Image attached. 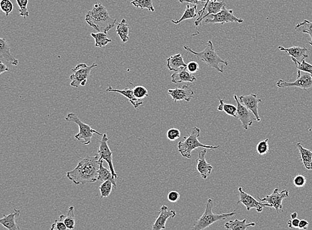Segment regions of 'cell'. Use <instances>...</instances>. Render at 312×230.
<instances>
[{
	"label": "cell",
	"instance_id": "6da1fadb",
	"mask_svg": "<svg viewBox=\"0 0 312 230\" xmlns=\"http://www.w3.org/2000/svg\"><path fill=\"white\" fill-rule=\"evenodd\" d=\"M100 162V157L98 154L95 157L81 159L78 162L77 166L73 170L67 172V177L76 185L94 183L98 180Z\"/></svg>",
	"mask_w": 312,
	"mask_h": 230
},
{
	"label": "cell",
	"instance_id": "7a4b0ae2",
	"mask_svg": "<svg viewBox=\"0 0 312 230\" xmlns=\"http://www.w3.org/2000/svg\"><path fill=\"white\" fill-rule=\"evenodd\" d=\"M85 22L93 29L106 33L117 24V20L111 18L105 7L100 3H96L87 12Z\"/></svg>",
	"mask_w": 312,
	"mask_h": 230
},
{
	"label": "cell",
	"instance_id": "3957f363",
	"mask_svg": "<svg viewBox=\"0 0 312 230\" xmlns=\"http://www.w3.org/2000/svg\"><path fill=\"white\" fill-rule=\"evenodd\" d=\"M204 50L201 52H196L187 45H184V49L188 52L192 53L198 59L205 63L210 68H214L217 71L223 73V66H228L227 60H222L215 51L214 45L212 41H208L205 45Z\"/></svg>",
	"mask_w": 312,
	"mask_h": 230
},
{
	"label": "cell",
	"instance_id": "277c9868",
	"mask_svg": "<svg viewBox=\"0 0 312 230\" xmlns=\"http://www.w3.org/2000/svg\"><path fill=\"white\" fill-rule=\"evenodd\" d=\"M201 132V129L197 127L191 129V132L188 136L184 138L183 141H180L178 144V150L180 155L186 159H191L192 152L198 148H209V149H217L220 147L218 146L206 145L202 144L199 140Z\"/></svg>",
	"mask_w": 312,
	"mask_h": 230
},
{
	"label": "cell",
	"instance_id": "5b68a950",
	"mask_svg": "<svg viewBox=\"0 0 312 230\" xmlns=\"http://www.w3.org/2000/svg\"><path fill=\"white\" fill-rule=\"evenodd\" d=\"M214 201L210 198L207 200L206 208L201 217L196 221L191 230H203L206 229L216 222L224 220L236 214V212L227 214H216L212 212Z\"/></svg>",
	"mask_w": 312,
	"mask_h": 230
},
{
	"label": "cell",
	"instance_id": "8992f818",
	"mask_svg": "<svg viewBox=\"0 0 312 230\" xmlns=\"http://www.w3.org/2000/svg\"><path fill=\"white\" fill-rule=\"evenodd\" d=\"M66 121L75 123L79 128V132L75 135V139L78 141L82 142L83 145L88 146L91 143L93 134H97L100 136H103L101 133L91 128L89 125L85 124L82 121L79 119L77 115L75 113H69L66 117Z\"/></svg>",
	"mask_w": 312,
	"mask_h": 230
},
{
	"label": "cell",
	"instance_id": "52a82bcc",
	"mask_svg": "<svg viewBox=\"0 0 312 230\" xmlns=\"http://www.w3.org/2000/svg\"><path fill=\"white\" fill-rule=\"evenodd\" d=\"M98 66V65L96 64H93L91 66H88L85 64H78L74 69H72L73 73L69 77L71 81L70 85L75 88H79L80 86H85L90 75L91 70Z\"/></svg>",
	"mask_w": 312,
	"mask_h": 230
},
{
	"label": "cell",
	"instance_id": "ba28073f",
	"mask_svg": "<svg viewBox=\"0 0 312 230\" xmlns=\"http://www.w3.org/2000/svg\"><path fill=\"white\" fill-rule=\"evenodd\" d=\"M289 197V192L287 190H283L282 191H279L278 188H275L273 193L270 195L264 198H260L259 196H258V198L261 202H266L270 205V209L274 208L278 214L279 210L282 209V201L283 199L287 198Z\"/></svg>",
	"mask_w": 312,
	"mask_h": 230
},
{
	"label": "cell",
	"instance_id": "9c48e42d",
	"mask_svg": "<svg viewBox=\"0 0 312 230\" xmlns=\"http://www.w3.org/2000/svg\"><path fill=\"white\" fill-rule=\"evenodd\" d=\"M212 18H207L205 23L207 24H220L223 25L226 23L237 22L242 24L243 20L241 18H238L233 14V10L228 9L224 6L219 13L215 15H211Z\"/></svg>",
	"mask_w": 312,
	"mask_h": 230
},
{
	"label": "cell",
	"instance_id": "30bf717a",
	"mask_svg": "<svg viewBox=\"0 0 312 230\" xmlns=\"http://www.w3.org/2000/svg\"><path fill=\"white\" fill-rule=\"evenodd\" d=\"M108 138L106 134H103L102 140L100 142V148H99L98 155L100 159L104 160L108 163V167L113 174L114 178L117 179V173L115 172L113 163V153L108 145Z\"/></svg>",
	"mask_w": 312,
	"mask_h": 230
},
{
	"label": "cell",
	"instance_id": "8fae6325",
	"mask_svg": "<svg viewBox=\"0 0 312 230\" xmlns=\"http://www.w3.org/2000/svg\"><path fill=\"white\" fill-rule=\"evenodd\" d=\"M277 86L278 88H288V87H296L298 88L307 90L312 87V77L310 74L301 75V71L298 70V78L294 82H287L282 79H279L277 83Z\"/></svg>",
	"mask_w": 312,
	"mask_h": 230
},
{
	"label": "cell",
	"instance_id": "7c38bea8",
	"mask_svg": "<svg viewBox=\"0 0 312 230\" xmlns=\"http://www.w3.org/2000/svg\"><path fill=\"white\" fill-rule=\"evenodd\" d=\"M239 191L240 193V197L239 201H237V204H243V206L246 207L247 210L250 211L251 209H256L257 212H262L264 207H270V205L267 203H262L261 201H258L255 199L252 196L248 195L243 191V188L239 187Z\"/></svg>",
	"mask_w": 312,
	"mask_h": 230
},
{
	"label": "cell",
	"instance_id": "4fadbf2b",
	"mask_svg": "<svg viewBox=\"0 0 312 230\" xmlns=\"http://www.w3.org/2000/svg\"><path fill=\"white\" fill-rule=\"evenodd\" d=\"M237 102V117L241 122L242 126L245 131L248 130L249 127L252 126L253 122L256 121V118L253 117V113L240 102L239 97L237 95L234 96Z\"/></svg>",
	"mask_w": 312,
	"mask_h": 230
},
{
	"label": "cell",
	"instance_id": "5bb4252c",
	"mask_svg": "<svg viewBox=\"0 0 312 230\" xmlns=\"http://www.w3.org/2000/svg\"><path fill=\"white\" fill-rule=\"evenodd\" d=\"M168 93L172 98L173 101L175 102L180 101V100L190 102L195 94L193 89L186 85H182V87H178V88L169 89Z\"/></svg>",
	"mask_w": 312,
	"mask_h": 230
},
{
	"label": "cell",
	"instance_id": "9a60e30c",
	"mask_svg": "<svg viewBox=\"0 0 312 230\" xmlns=\"http://www.w3.org/2000/svg\"><path fill=\"white\" fill-rule=\"evenodd\" d=\"M240 102L246 106L247 109L250 111L256 118V121L260 122L261 118L258 113V104L262 101L261 99L257 98L256 94H250L248 96H241L239 98Z\"/></svg>",
	"mask_w": 312,
	"mask_h": 230
},
{
	"label": "cell",
	"instance_id": "2e32d148",
	"mask_svg": "<svg viewBox=\"0 0 312 230\" xmlns=\"http://www.w3.org/2000/svg\"><path fill=\"white\" fill-rule=\"evenodd\" d=\"M159 216L156 220L152 230H163L166 228V224L169 218H174L176 212L174 210H169L167 206H162L159 210Z\"/></svg>",
	"mask_w": 312,
	"mask_h": 230
},
{
	"label": "cell",
	"instance_id": "e0dca14e",
	"mask_svg": "<svg viewBox=\"0 0 312 230\" xmlns=\"http://www.w3.org/2000/svg\"><path fill=\"white\" fill-rule=\"evenodd\" d=\"M207 149L200 151L197 160V170L201 177L206 180L212 172L213 167L206 161Z\"/></svg>",
	"mask_w": 312,
	"mask_h": 230
},
{
	"label": "cell",
	"instance_id": "ac0fdd59",
	"mask_svg": "<svg viewBox=\"0 0 312 230\" xmlns=\"http://www.w3.org/2000/svg\"><path fill=\"white\" fill-rule=\"evenodd\" d=\"M0 58L1 60L5 61V62L13 65V66H18V60L11 54L10 47H9L6 40L3 38L0 39Z\"/></svg>",
	"mask_w": 312,
	"mask_h": 230
},
{
	"label": "cell",
	"instance_id": "d6986e66",
	"mask_svg": "<svg viewBox=\"0 0 312 230\" xmlns=\"http://www.w3.org/2000/svg\"><path fill=\"white\" fill-rule=\"evenodd\" d=\"M278 49L281 51H284L291 57V58L294 59L300 63L303 62L308 57V49L306 47H292L286 49L282 46H278Z\"/></svg>",
	"mask_w": 312,
	"mask_h": 230
},
{
	"label": "cell",
	"instance_id": "ffe728a7",
	"mask_svg": "<svg viewBox=\"0 0 312 230\" xmlns=\"http://www.w3.org/2000/svg\"><path fill=\"white\" fill-rule=\"evenodd\" d=\"M20 215V210L14 208L13 212L11 214H3V217L0 219V224L8 230H21L16 222V218Z\"/></svg>",
	"mask_w": 312,
	"mask_h": 230
},
{
	"label": "cell",
	"instance_id": "44dd1931",
	"mask_svg": "<svg viewBox=\"0 0 312 230\" xmlns=\"http://www.w3.org/2000/svg\"><path fill=\"white\" fill-rule=\"evenodd\" d=\"M106 91L107 92L118 93L121 94V96H124L133 104L135 109H138L139 106L143 104V102L141 100L135 98L132 89H113V87L109 86L108 89H106Z\"/></svg>",
	"mask_w": 312,
	"mask_h": 230
},
{
	"label": "cell",
	"instance_id": "7402d4cb",
	"mask_svg": "<svg viewBox=\"0 0 312 230\" xmlns=\"http://www.w3.org/2000/svg\"><path fill=\"white\" fill-rule=\"evenodd\" d=\"M167 66L171 71L178 72L183 68L187 67V65L184 62L182 55L178 53L167 59Z\"/></svg>",
	"mask_w": 312,
	"mask_h": 230
},
{
	"label": "cell",
	"instance_id": "603a6c76",
	"mask_svg": "<svg viewBox=\"0 0 312 230\" xmlns=\"http://www.w3.org/2000/svg\"><path fill=\"white\" fill-rule=\"evenodd\" d=\"M171 81L174 84H178L182 82L193 83L197 81V78L193 74L189 73L186 68H183L179 71L173 73L171 75Z\"/></svg>",
	"mask_w": 312,
	"mask_h": 230
},
{
	"label": "cell",
	"instance_id": "cb8c5ba5",
	"mask_svg": "<svg viewBox=\"0 0 312 230\" xmlns=\"http://www.w3.org/2000/svg\"><path fill=\"white\" fill-rule=\"evenodd\" d=\"M224 6H226V3L223 1H216V2H209L206 8L207 12L205 13L204 16H203L201 20L195 21V26L197 27L199 26L201 22H203L205 19H206L207 17L210 16V15L211 16V15H215L219 13Z\"/></svg>",
	"mask_w": 312,
	"mask_h": 230
},
{
	"label": "cell",
	"instance_id": "d4e9b609",
	"mask_svg": "<svg viewBox=\"0 0 312 230\" xmlns=\"http://www.w3.org/2000/svg\"><path fill=\"white\" fill-rule=\"evenodd\" d=\"M300 154V161L307 170H312V151L303 147L301 142L296 144Z\"/></svg>",
	"mask_w": 312,
	"mask_h": 230
},
{
	"label": "cell",
	"instance_id": "484cf974",
	"mask_svg": "<svg viewBox=\"0 0 312 230\" xmlns=\"http://www.w3.org/2000/svg\"><path fill=\"white\" fill-rule=\"evenodd\" d=\"M104 160H101L100 167L98 171V180L103 182L111 181L113 184V187H117V182L115 178L113 177V174L110 169H107L104 166Z\"/></svg>",
	"mask_w": 312,
	"mask_h": 230
},
{
	"label": "cell",
	"instance_id": "4316f807",
	"mask_svg": "<svg viewBox=\"0 0 312 230\" xmlns=\"http://www.w3.org/2000/svg\"><path fill=\"white\" fill-rule=\"evenodd\" d=\"M255 226H256V223L254 222L247 224L246 219L230 220L229 222H227L224 224V227L226 229L230 230H247L248 228Z\"/></svg>",
	"mask_w": 312,
	"mask_h": 230
},
{
	"label": "cell",
	"instance_id": "83f0119b",
	"mask_svg": "<svg viewBox=\"0 0 312 230\" xmlns=\"http://www.w3.org/2000/svg\"><path fill=\"white\" fill-rule=\"evenodd\" d=\"M129 30H130V27L127 24L125 19H123L121 22L117 23L116 33L119 36L123 43H127L129 40Z\"/></svg>",
	"mask_w": 312,
	"mask_h": 230
},
{
	"label": "cell",
	"instance_id": "f1b7e54d",
	"mask_svg": "<svg viewBox=\"0 0 312 230\" xmlns=\"http://www.w3.org/2000/svg\"><path fill=\"white\" fill-rule=\"evenodd\" d=\"M197 9V6L196 5H194L193 7L190 6L189 4L186 5L185 11H184L181 18L177 20H172V23L175 25H178L184 20L195 18L198 15Z\"/></svg>",
	"mask_w": 312,
	"mask_h": 230
},
{
	"label": "cell",
	"instance_id": "f546056e",
	"mask_svg": "<svg viewBox=\"0 0 312 230\" xmlns=\"http://www.w3.org/2000/svg\"><path fill=\"white\" fill-rule=\"evenodd\" d=\"M91 36L95 39L96 41V47H105L108 43H111L112 40L108 37L107 33L104 32H98V33H91Z\"/></svg>",
	"mask_w": 312,
	"mask_h": 230
},
{
	"label": "cell",
	"instance_id": "4dcf8cb0",
	"mask_svg": "<svg viewBox=\"0 0 312 230\" xmlns=\"http://www.w3.org/2000/svg\"><path fill=\"white\" fill-rule=\"evenodd\" d=\"M294 30L300 33L308 34L311 37V41H310L309 44L312 46V22L305 20L303 22L297 24Z\"/></svg>",
	"mask_w": 312,
	"mask_h": 230
},
{
	"label": "cell",
	"instance_id": "1f68e13d",
	"mask_svg": "<svg viewBox=\"0 0 312 230\" xmlns=\"http://www.w3.org/2000/svg\"><path fill=\"white\" fill-rule=\"evenodd\" d=\"M220 104L218 106V111H224L228 115L237 117V107L233 104H227L222 99H220Z\"/></svg>",
	"mask_w": 312,
	"mask_h": 230
},
{
	"label": "cell",
	"instance_id": "d6a6232c",
	"mask_svg": "<svg viewBox=\"0 0 312 230\" xmlns=\"http://www.w3.org/2000/svg\"><path fill=\"white\" fill-rule=\"evenodd\" d=\"M65 224L68 229L73 230L75 226V214L74 206H70L64 219Z\"/></svg>",
	"mask_w": 312,
	"mask_h": 230
},
{
	"label": "cell",
	"instance_id": "836d02e7",
	"mask_svg": "<svg viewBox=\"0 0 312 230\" xmlns=\"http://www.w3.org/2000/svg\"><path fill=\"white\" fill-rule=\"evenodd\" d=\"M131 4L140 9H148L151 12H154L155 10L152 0H133L131 1Z\"/></svg>",
	"mask_w": 312,
	"mask_h": 230
},
{
	"label": "cell",
	"instance_id": "e575fe53",
	"mask_svg": "<svg viewBox=\"0 0 312 230\" xmlns=\"http://www.w3.org/2000/svg\"><path fill=\"white\" fill-rule=\"evenodd\" d=\"M113 184L111 181L108 180L103 182L99 189L101 193V197H107L111 195L112 188H113Z\"/></svg>",
	"mask_w": 312,
	"mask_h": 230
},
{
	"label": "cell",
	"instance_id": "d590c367",
	"mask_svg": "<svg viewBox=\"0 0 312 230\" xmlns=\"http://www.w3.org/2000/svg\"><path fill=\"white\" fill-rule=\"evenodd\" d=\"M292 62L294 63L295 66H296L297 69L300 71L306 72L310 74L312 77V65L308 64L306 62V60H304L303 62L300 63L292 58Z\"/></svg>",
	"mask_w": 312,
	"mask_h": 230
},
{
	"label": "cell",
	"instance_id": "8d00e7d4",
	"mask_svg": "<svg viewBox=\"0 0 312 230\" xmlns=\"http://www.w3.org/2000/svg\"><path fill=\"white\" fill-rule=\"evenodd\" d=\"M17 3H18L19 7V11H20V16L26 20L28 16H30L29 11L28 9V0H16Z\"/></svg>",
	"mask_w": 312,
	"mask_h": 230
},
{
	"label": "cell",
	"instance_id": "74e56055",
	"mask_svg": "<svg viewBox=\"0 0 312 230\" xmlns=\"http://www.w3.org/2000/svg\"><path fill=\"white\" fill-rule=\"evenodd\" d=\"M133 90L135 98L138 99L142 100L148 96L147 89H146L145 87L141 86V85H138V86L135 87L133 89Z\"/></svg>",
	"mask_w": 312,
	"mask_h": 230
},
{
	"label": "cell",
	"instance_id": "f35d334b",
	"mask_svg": "<svg viewBox=\"0 0 312 230\" xmlns=\"http://www.w3.org/2000/svg\"><path fill=\"white\" fill-rule=\"evenodd\" d=\"M66 216L61 215L60 218L56 220L54 223L51 224V230H68L66 224L64 222V219Z\"/></svg>",
	"mask_w": 312,
	"mask_h": 230
},
{
	"label": "cell",
	"instance_id": "ab89813d",
	"mask_svg": "<svg viewBox=\"0 0 312 230\" xmlns=\"http://www.w3.org/2000/svg\"><path fill=\"white\" fill-rule=\"evenodd\" d=\"M0 7H1V11L6 15V16H9V15L12 12L13 5L10 0H1Z\"/></svg>",
	"mask_w": 312,
	"mask_h": 230
},
{
	"label": "cell",
	"instance_id": "60d3db41",
	"mask_svg": "<svg viewBox=\"0 0 312 230\" xmlns=\"http://www.w3.org/2000/svg\"><path fill=\"white\" fill-rule=\"evenodd\" d=\"M268 138L260 141L259 143L257 144L256 151L259 155H264L269 151V145H268Z\"/></svg>",
	"mask_w": 312,
	"mask_h": 230
},
{
	"label": "cell",
	"instance_id": "b9f144b4",
	"mask_svg": "<svg viewBox=\"0 0 312 230\" xmlns=\"http://www.w3.org/2000/svg\"><path fill=\"white\" fill-rule=\"evenodd\" d=\"M180 131L177 129H169L167 132V136L169 140L171 141H174V140H177L178 138L180 137Z\"/></svg>",
	"mask_w": 312,
	"mask_h": 230
},
{
	"label": "cell",
	"instance_id": "7bdbcfd3",
	"mask_svg": "<svg viewBox=\"0 0 312 230\" xmlns=\"http://www.w3.org/2000/svg\"><path fill=\"white\" fill-rule=\"evenodd\" d=\"M307 182V179L303 175L299 174L296 176L294 179V184L295 186L298 188L304 187Z\"/></svg>",
	"mask_w": 312,
	"mask_h": 230
},
{
	"label": "cell",
	"instance_id": "ee69618b",
	"mask_svg": "<svg viewBox=\"0 0 312 230\" xmlns=\"http://www.w3.org/2000/svg\"><path fill=\"white\" fill-rule=\"evenodd\" d=\"M186 69L188 70V71L189 72V73L192 74L197 73V72L199 70V64H197V62L192 61V62L188 63Z\"/></svg>",
	"mask_w": 312,
	"mask_h": 230
},
{
	"label": "cell",
	"instance_id": "f6af8a7d",
	"mask_svg": "<svg viewBox=\"0 0 312 230\" xmlns=\"http://www.w3.org/2000/svg\"><path fill=\"white\" fill-rule=\"evenodd\" d=\"M167 198L170 202L174 203L179 200L180 194L176 191H171L167 196Z\"/></svg>",
	"mask_w": 312,
	"mask_h": 230
},
{
	"label": "cell",
	"instance_id": "bcb514c9",
	"mask_svg": "<svg viewBox=\"0 0 312 230\" xmlns=\"http://www.w3.org/2000/svg\"><path fill=\"white\" fill-rule=\"evenodd\" d=\"M217 0H207V2L205 3V6L203 7V8L201 9V11H199L198 12V14H199V18L197 19V20H200L203 16H204V14H205V11H206V8L207 5H208L209 2H216Z\"/></svg>",
	"mask_w": 312,
	"mask_h": 230
},
{
	"label": "cell",
	"instance_id": "7dc6e473",
	"mask_svg": "<svg viewBox=\"0 0 312 230\" xmlns=\"http://www.w3.org/2000/svg\"><path fill=\"white\" fill-rule=\"evenodd\" d=\"M180 3H192L194 5H202L203 2H207V0H178Z\"/></svg>",
	"mask_w": 312,
	"mask_h": 230
},
{
	"label": "cell",
	"instance_id": "c3c4849f",
	"mask_svg": "<svg viewBox=\"0 0 312 230\" xmlns=\"http://www.w3.org/2000/svg\"><path fill=\"white\" fill-rule=\"evenodd\" d=\"M300 220H298V218H296V219L289 220L288 222V227L292 229V228H299V224H300Z\"/></svg>",
	"mask_w": 312,
	"mask_h": 230
},
{
	"label": "cell",
	"instance_id": "681fc988",
	"mask_svg": "<svg viewBox=\"0 0 312 230\" xmlns=\"http://www.w3.org/2000/svg\"><path fill=\"white\" fill-rule=\"evenodd\" d=\"M9 69L8 66L5 64H3L2 62H0V74H3V73H6L9 72Z\"/></svg>",
	"mask_w": 312,
	"mask_h": 230
},
{
	"label": "cell",
	"instance_id": "f907efd6",
	"mask_svg": "<svg viewBox=\"0 0 312 230\" xmlns=\"http://www.w3.org/2000/svg\"><path fill=\"white\" fill-rule=\"evenodd\" d=\"M308 226H309V223H308V221H306L305 220H300L299 229L306 230H307Z\"/></svg>",
	"mask_w": 312,
	"mask_h": 230
},
{
	"label": "cell",
	"instance_id": "816d5d0a",
	"mask_svg": "<svg viewBox=\"0 0 312 230\" xmlns=\"http://www.w3.org/2000/svg\"><path fill=\"white\" fill-rule=\"evenodd\" d=\"M297 217H298V213L294 212L291 214V218H292V220L296 219Z\"/></svg>",
	"mask_w": 312,
	"mask_h": 230
}]
</instances>
